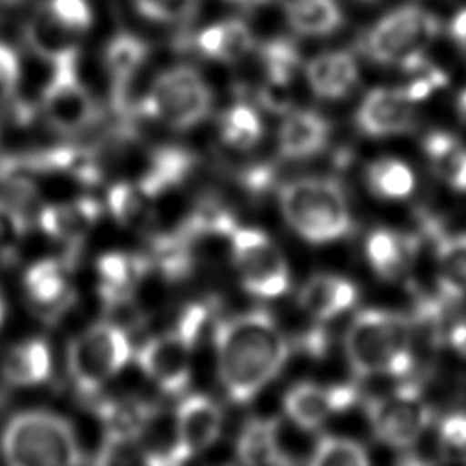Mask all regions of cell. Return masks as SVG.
I'll return each mask as SVG.
<instances>
[{
    "mask_svg": "<svg viewBox=\"0 0 466 466\" xmlns=\"http://www.w3.org/2000/svg\"><path fill=\"white\" fill-rule=\"evenodd\" d=\"M217 370L228 397L244 404L273 380L288 360V340L275 319L253 309L218 322Z\"/></svg>",
    "mask_w": 466,
    "mask_h": 466,
    "instance_id": "obj_1",
    "label": "cell"
},
{
    "mask_svg": "<svg viewBox=\"0 0 466 466\" xmlns=\"http://www.w3.org/2000/svg\"><path fill=\"white\" fill-rule=\"evenodd\" d=\"M348 364L355 377L390 375L404 379L413 370L411 326L395 311L362 309L344 337Z\"/></svg>",
    "mask_w": 466,
    "mask_h": 466,
    "instance_id": "obj_2",
    "label": "cell"
},
{
    "mask_svg": "<svg viewBox=\"0 0 466 466\" xmlns=\"http://www.w3.org/2000/svg\"><path fill=\"white\" fill-rule=\"evenodd\" d=\"M0 451L13 466H69L82 462V450L71 422L56 413L29 410L9 419Z\"/></svg>",
    "mask_w": 466,
    "mask_h": 466,
    "instance_id": "obj_3",
    "label": "cell"
},
{
    "mask_svg": "<svg viewBox=\"0 0 466 466\" xmlns=\"http://www.w3.org/2000/svg\"><path fill=\"white\" fill-rule=\"evenodd\" d=\"M280 209L289 228L313 244L339 240L353 226L342 187L328 178L286 184L280 189Z\"/></svg>",
    "mask_w": 466,
    "mask_h": 466,
    "instance_id": "obj_4",
    "label": "cell"
},
{
    "mask_svg": "<svg viewBox=\"0 0 466 466\" xmlns=\"http://www.w3.org/2000/svg\"><path fill=\"white\" fill-rule=\"evenodd\" d=\"M439 33L441 22L431 11L406 4L377 20L366 33L362 47L371 60L406 71L424 56Z\"/></svg>",
    "mask_w": 466,
    "mask_h": 466,
    "instance_id": "obj_5",
    "label": "cell"
},
{
    "mask_svg": "<svg viewBox=\"0 0 466 466\" xmlns=\"http://www.w3.org/2000/svg\"><path fill=\"white\" fill-rule=\"evenodd\" d=\"M204 320L206 308L191 304L184 309L171 331L160 333L140 346L137 360L147 379L162 391L177 395L186 390L191 371V350Z\"/></svg>",
    "mask_w": 466,
    "mask_h": 466,
    "instance_id": "obj_6",
    "label": "cell"
},
{
    "mask_svg": "<svg viewBox=\"0 0 466 466\" xmlns=\"http://www.w3.org/2000/svg\"><path fill=\"white\" fill-rule=\"evenodd\" d=\"M131 357L126 331L115 322H98L78 333L67 350L69 377L82 395L96 393Z\"/></svg>",
    "mask_w": 466,
    "mask_h": 466,
    "instance_id": "obj_7",
    "label": "cell"
},
{
    "mask_svg": "<svg viewBox=\"0 0 466 466\" xmlns=\"http://www.w3.org/2000/svg\"><path fill=\"white\" fill-rule=\"evenodd\" d=\"M211 93L204 78L189 66L160 73L142 98L140 111L173 129H187L206 118Z\"/></svg>",
    "mask_w": 466,
    "mask_h": 466,
    "instance_id": "obj_8",
    "label": "cell"
},
{
    "mask_svg": "<svg viewBox=\"0 0 466 466\" xmlns=\"http://www.w3.org/2000/svg\"><path fill=\"white\" fill-rule=\"evenodd\" d=\"M364 411L375 439L395 450L415 444L433 419L431 406L413 380L399 384L388 395L370 399Z\"/></svg>",
    "mask_w": 466,
    "mask_h": 466,
    "instance_id": "obj_9",
    "label": "cell"
},
{
    "mask_svg": "<svg viewBox=\"0 0 466 466\" xmlns=\"http://www.w3.org/2000/svg\"><path fill=\"white\" fill-rule=\"evenodd\" d=\"M231 258L244 289L260 299L288 291V262L277 244L260 229H231Z\"/></svg>",
    "mask_w": 466,
    "mask_h": 466,
    "instance_id": "obj_10",
    "label": "cell"
},
{
    "mask_svg": "<svg viewBox=\"0 0 466 466\" xmlns=\"http://www.w3.org/2000/svg\"><path fill=\"white\" fill-rule=\"evenodd\" d=\"M42 111L47 124L60 133H76L95 120V100L76 75V56L53 62L42 93Z\"/></svg>",
    "mask_w": 466,
    "mask_h": 466,
    "instance_id": "obj_11",
    "label": "cell"
},
{
    "mask_svg": "<svg viewBox=\"0 0 466 466\" xmlns=\"http://www.w3.org/2000/svg\"><path fill=\"white\" fill-rule=\"evenodd\" d=\"M359 391L351 384L319 386L313 382H300L288 390L284 397L286 415L295 426L313 431L333 415L351 408L357 402Z\"/></svg>",
    "mask_w": 466,
    "mask_h": 466,
    "instance_id": "obj_12",
    "label": "cell"
},
{
    "mask_svg": "<svg viewBox=\"0 0 466 466\" xmlns=\"http://www.w3.org/2000/svg\"><path fill=\"white\" fill-rule=\"evenodd\" d=\"M357 127L368 137L410 133L417 126V111L400 87H375L355 113Z\"/></svg>",
    "mask_w": 466,
    "mask_h": 466,
    "instance_id": "obj_13",
    "label": "cell"
},
{
    "mask_svg": "<svg viewBox=\"0 0 466 466\" xmlns=\"http://www.w3.org/2000/svg\"><path fill=\"white\" fill-rule=\"evenodd\" d=\"M137 444L146 464H180L189 459L178 435L175 411L169 413L158 406H149L137 431Z\"/></svg>",
    "mask_w": 466,
    "mask_h": 466,
    "instance_id": "obj_14",
    "label": "cell"
},
{
    "mask_svg": "<svg viewBox=\"0 0 466 466\" xmlns=\"http://www.w3.org/2000/svg\"><path fill=\"white\" fill-rule=\"evenodd\" d=\"M177 428L186 451L191 455L209 448L222 430V410L208 395H187L175 410Z\"/></svg>",
    "mask_w": 466,
    "mask_h": 466,
    "instance_id": "obj_15",
    "label": "cell"
},
{
    "mask_svg": "<svg viewBox=\"0 0 466 466\" xmlns=\"http://www.w3.org/2000/svg\"><path fill=\"white\" fill-rule=\"evenodd\" d=\"M147 55L149 46L131 33H118L106 47L104 58L113 80V100L116 109L122 113L133 111L131 84Z\"/></svg>",
    "mask_w": 466,
    "mask_h": 466,
    "instance_id": "obj_16",
    "label": "cell"
},
{
    "mask_svg": "<svg viewBox=\"0 0 466 466\" xmlns=\"http://www.w3.org/2000/svg\"><path fill=\"white\" fill-rule=\"evenodd\" d=\"M357 286L340 275L319 273L306 280L299 304L315 320H329L350 309L357 300Z\"/></svg>",
    "mask_w": 466,
    "mask_h": 466,
    "instance_id": "obj_17",
    "label": "cell"
},
{
    "mask_svg": "<svg viewBox=\"0 0 466 466\" xmlns=\"http://www.w3.org/2000/svg\"><path fill=\"white\" fill-rule=\"evenodd\" d=\"M437 253V295L450 306L466 297V233L446 235L431 222Z\"/></svg>",
    "mask_w": 466,
    "mask_h": 466,
    "instance_id": "obj_18",
    "label": "cell"
},
{
    "mask_svg": "<svg viewBox=\"0 0 466 466\" xmlns=\"http://www.w3.org/2000/svg\"><path fill=\"white\" fill-rule=\"evenodd\" d=\"M98 215L100 206L93 198H78L44 206L38 222L46 235L64 244H78L93 228Z\"/></svg>",
    "mask_w": 466,
    "mask_h": 466,
    "instance_id": "obj_19",
    "label": "cell"
},
{
    "mask_svg": "<svg viewBox=\"0 0 466 466\" xmlns=\"http://www.w3.org/2000/svg\"><path fill=\"white\" fill-rule=\"evenodd\" d=\"M306 80L320 98H342L359 80L355 58L346 51H326L306 66Z\"/></svg>",
    "mask_w": 466,
    "mask_h": 466,
    "instance_id": "obj_20",
    "label": "cell"
},
{
    "mask_svg": "<svg viewBox=\"0 0 466 466\" xmlns=\"http://www.w3.org/2000/svg\"><path fill=\"white\" fill-rule=\"evenodd\" d=\"M329 124L313 111H295L279 127V151L284 158H308L324 149Z\"/></svg>",
    "mask_w": 466,
    "mask_h": 466,
    "instance_id": "obj_21",
    "label": "cell"
},
{
    "mask_svg": "<svg viewBox=\"0 0 466 466\" xmlns=\"http://www.w3.org/2000/svg\"><path fill=\"white\" fill-rule=\"evenodd\" d=\"M235 451L242 464L251 466L293 462L280 448L277 419H249L237 437Z\"/></svg>",
    "mask_w": 466,
    "mask_h": 466,
    "instance_id": "obj_22",
    "label": "cell"
},
{
    "mask_svg": "<svg viewBox=\"0 0 466 466\" xmlns=\"http://www.w3.org/2000/svg\"><path fill=\"white\" fill-rule=\"evenodd\" d=\"M147 262L120 251L104 253L96 260V273L100 277V293L109 306L126 304L133 288L144 277Z\"/></svg>",
    "mask_w": 466,
    "mask_h": 466,
    "instance_id": "obj_23",
    "label": "cell"
},
{
    "mask_svg": "<svg viewBox=\"0 0 466 466\" xmlns=\"http://www.w3.org/2000/svg\"><path fill=\"white\" fill-rule=\"evenodd\" d=\"M197 49L213 60L237 62L255 47L249 27L237 18L222 20L202 29L195 38Z\"/></svg>",
    "mask_w": 466,
    "mask_h": 466,
    "instance_id": "obj_24",
    "label": "cell"
},
{
    "mask_svg": "<svg viewBox=\"0 0 466 466\" xmlns=\"http://www.w3.org/2000/svg\"><path fill=\"white\" fill-rule=\"evenodd\" d=\"M417 240L408 235L380 228L366 238V257L373 271L382 279L399 277L411 260Z\"/></svg>",
    "mask_w": 466,
    "mask_h": 466,
    "instance_id": "obj_25",
    "label": "cell"
},
{
    "mask_svg": "<svg viewBox=\"0 0 466 466\" xmlns=\"http://www.w3.org/2000/svg\"><path fill=\"white\" fill-rule=\"evenodd\" d=\"M0 370L4 380L13 386L44 382L51 373L49 346L42 339H27L5 353Z\"/></svg>",
    "mask_w": 466,
    "mask_h": 466,
    "instance_id": "obj_26",
    "label": "cell"
},
{
    "mask_svg": "<svg viewBox=\"0 0 466 466\" xmlns=\"http://www.w3.org/2000/svg\"><path fill=\"white\" fill-rule=\"evenodd\" d=\"M76 35L56 22L42 5L25 25V40L29 47L44 60L56 62L67 56H76Z\"/></svg>",
    "mask_w": 466,
    "mask_h": 466,
    "instance_id": "obj_27",
    "label": "cell"
},
{
    "mask_svg": "<svg viewBox=\"0 0 466 466\" xmlns=\"http://www.w3.org/2000/svg\"><path fill=\"white\" fill-rule=\"evenodd\" d=\"M24 288L38 309H56L66 304L69 280L66 266L55 258H42L31 264L24 275Z\"/></svg>",
    "mask_w": 466,
    "mask_h": 466,
    "instance_id": "obj_28",
    "label": "cell"
},
{
    "mask_svg": "<svg viewBox=\"0 0 466 466\" xmlns=\"http://www.w3.org/2000/svg\"><path fill=\"white\" fill-rule=\"evenodd\" d=\"M422 147L437 177L451 189L466 191V147L444 131L428 133Z\"/></svg>",
    "mask_w": 466,
    "mask_h": 466,
    "instance_id": "obj_29",
    "label": "cell"
},
{
    "mask_svg": "<svg viewBox=\"0 0 466 466\" xmlns=\"http://www.w3.org/2000/svg\"><path fill=\"white\" fill-rule=\"evenodd\" d=\"M107 206L113 218L135 231H151L155 224L153 198L135 182H118L107 193Z\"/></svg>",
    "mask_w": 466,
    "mask_h": 466,
    "instance_id": "obj_30",
    "label": "cell"
},
{
    "mask_svg": "<svg viewBox=\"0 0 466 466\" xmlns=\"http://www.w3.org/2000/svg\"><path fill=\"white\" fill-rule=\"evenodd\" d=\"M284 11L291 29L304 36H324L342 24L337 0H288Z\"/></svg>",
    "mask_w": 466,
    "mask_h": 466,
    "instance_id": "obj_31",
    "label": "cell"
},
{
    "mask_svg": "<svg viewBox=\"0 0 466 466\" xmlns=\"http://www.w3.org/2000/svg\"><path fill=\"white\" fill-rule=\"evenodd\" d=\"M366 180L371 193L388 200L406 198L415 189L411 167L399 158H379L371 162L366 171Z\"/></svg>",
    "mask_w": 466,
    "mask_h": 466,
    "instance_id": "obj_32",
    "label": "cell"
},
{
    "mask_svg": "<svg viewBox=\"0 0 466 466\" xmlns=\"http://www.w3.org/2000/svg\"><path fill=\"white\" fill-rule=\"evenodd\" d=\"M220 137L231 147L248 149L262 137L260 116L249 104L238 102L222 113Z\"/></svg>",
    "mask_w": 466,
    "mask_h": 466,
    "instance_id": "obj_33",
    "label": "cell"
},
{
    "mask_svg": "<svg viewBox=\"0 0 466 466\" xmlns=\"http://www.w3.org/2000/svg\"><path fill=\"white\" fill-rule=\"evenodd\" d=\"M309 464L315 466H366L370 464V457L366 448L346 437H337V435H322L315 450L309 457Z\"/></svg>",
    "mask_w": 466,
    "mask_h": 466,
    "instance_id": "obj_34",
    "label": "cell"
},
{
    "mask_svg": "<svg viewBox=\"0 0 466 466\" xmlns=\"http://www.w3.org/2000/svg\"><path fill=\"white\" fill-rule=\"evenodd\" d=\"M260 58L264 64V82L291 86L300 64V55L295 44L284 38L269 40L262 46Z\"/></svg>",
    "mask_w": 466,
    "mask_h": 466,
    "instance_id": "obj_35",
    "label": "cell"
},
{
    "mask_svg": "<svg viewBox=\"0 0 466 466\" xmlns=\"http://www.w3.org/2000/svg\"><path fill=\"white\" fill-rule=\"evenodd\" d=\"M151 404L135 399H120V400H107L98 408V413L104 420L106 431L111 433H124L137 437V431L147 413Z\"/></svg>",
    "mask_w": 466,
    "mask_h": 466,
    "instance_id": "obj_36",
    "label": "cell"
},
{
    "mask_svg": "<svg viewBox=\"0 0 466 466\" xmlns=\"http://www.w3.org/2000/svg\"><path fill=\"white\" fill-rule=\"evenodd\" d=\"M137 11L162 24H186L198 9V0H133Z\"/></svg>",
    "mask_w": 466,
    "mask_h": 466,
    "instance_id": "obj_37",
    "label": "cell"
},
{
    "mask_svg": "<svg viewBox=\"0 0 466 466\" xmlns=\"http://www.w3.org/2000/svg\"><path fill=\"white\" fill-rule=\"evenodd\" d=\"M439 451L446 461H466V413L455 411L439 422Z\"/></svg>",
    "mask_w": 466,
    "mask_h": 466,
    "instance_id": "obj_38",
    "label": "cell"
},
{
    "mask_svg": "<svg viewBox=\"0 0 466 466\" xmlns=\"http://www.w3.org/2000/svg\"><path fill=\"white\" fill-rule=\"evenodd\" d=\"M49 15L76 36L93 24V13L87 0H46L42 4Z\"/></svg>",
    "mask_w": 466,
    "mask_h": 466,
    "instance_id": "obj_39",
    "label": "cell"
},
{
    "mask_svg": "<svg viewBox=\"0 0 466 466\" xmlns=\"http://www.w3.org/2000/svg\"><path fill=\"white\" fill-rule=\"evenodd\" d=\"M137 461H142L140 450L137 444V437L106 431L96 462H100V464H127V462H137Z\"/></svg>",
    "mask_w": 466,
    "mask_h": 466,
    "instance_id": "obj_40",
    "label": "cell"
},
{
    "mask_svg": "<svg viewBox=\"0 0 466 466\" xmlns=\"http://www.w3.org/2000/svg\"><path fill=\"white\" fill-rule=\"evenodd\" d=\"M25 233V220L22 213L0 200V257L9 258L16 251Z\"/></svg>",
    "mask_w": 466,
    "mask_h": 466,
    "instance_id": "obj_41",
    "label": "cell"
},
{
    "mask_svg": "<svg viewBox=\"0 0 466 466\" xmlns=\"http://www.w3.org/2000/svg\"><path fill=\"white\" fill-rule=\"evenodd\" d=\"M20 78V62L15 49L0 42V102L13 96Z\"/></svg>",
    "mask_w": 466,
    "mask_h": 466,
    "instance_id": "obj_42",
    "label": "cell"
},
{
    "mask_svg": "<svg viewBox=\"0 0 466 466\" xmlns=\"http://www.w3.org/2000/svg\"><path fill=\"white\" fill-rule=\"evenodd\" d=\"M448 344L461 355L466 357V320H457L448 329Z\"/></svg>",
    "mask_w": 466,
    "mask_h": 466,
    "instance_id": "obj_43",
    "label": "cell"
},
{
    "mask_svg": "<svg viewBox=\"0 0 466 466\" xmlns=\"http://www.w3.org/2000/svg\"><path fill=\"white\" fill-rule=\"evenodd\" d=\"M226 2L235 4V5H238V7H246V9H249V7H257V5L268 4L269 0H226Z\"/></svg>",
    "mask_w": 466,
    "mask_h": 466,
    "instance_id": "obj_44",
    "label": "cell"
},
{
    "mask_svg": "<svg viewBox=\"0 0 466 466\" xmlns=\"http://www.w3.org/2000/svg\"><path fill=\"white\" fill-rule=\"evenodd\" d=\"M457 109H459L461 118L466 120V87L461 91V95H459V98H457Z\"/></svg>",
    "mask_w": 466,
    "mask_h": 466,
    "instance_id": "obj_45",
    "label": "cell"
},
{
    "mask_svg": "<svg viewBox=\"0 0 466 466\" xmlns=\"http://www.w3.org/2000/svg\"><path fill=\"white\" fill-rule=\"evenodd\" d=\"M455 42V46H457V49L461 51V55H462V58L466 60V35H462V36H459V38H455L453 40Z\"/></svg>",
    "mask_w": 466,
    "mask_h": 466,
    "instance_id": "obj_46",
    "label": "cell"
},
{
    "mask_svg": "<svg viewBox=\"0 0 466 466\" xmlns=\"http://www.w3.org/2000/svg\"><path fill=\"white\" fill-rule=\"evenodd\" d=\"M4 317H5V300H4V295L0 289V324L4 322Z\"/></svg>",
    "mask_w": 466,
    "mask_h": 466,
    "instance_id": "obj_47",
    "label": "cell"
},
{
    "mask_svg": "<svg viewBox=\"0 0 466 466\" xmlns=\"http://www.w3.org/2000/svg\"><path fill=\"white\" fill-rule=\"evenodd\" d=\"M2 4H5V5H18V4H22L24 0H0Z\"/></svg>",
    "mask_w": 466,
    "mask_h": 466,
    "instance_id": "obj_48",
    "label": "cell"
}]
</instances>
